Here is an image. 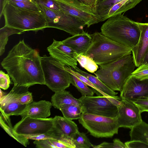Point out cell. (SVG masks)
<instances>
[{
	"instance_id": "cell-1",
	"label": "cell",
	"mask_w": 148,
	"mask_h": 148,
	"mask_svg": "<svg viewBox=\"0 0 148 148\" xmlns=\"http://www.w3.org/2000/svg\"><path fill=\"white\" fill-rule=\"evenodd\" d=\"M14 84L30 87L45 85L39 52L25 42L19 41L1 63Z\"/></svg>"
},
{
	"instance_id": "cell-2",
	"label": "cell",
	"mask_w": 148,
	"mask_h": 148,
	"mask_svg": "<svg viewBox=\"0 0 148 148\" xmlns=\"http://www.w3.org/2000/svg\"><path fill=\"white\" fill-rule=\"evenodd\" d=\"M101 30L105 36L132 49L138 43L140 33L137 22L122 14L109 18Z\"/></svg>"
},
{
	"instance_id": "cell-3",
	"label": "cell",
	"mask_w": 148,
	"mask_h": 148,
	"mask_svg": "<svg viewBox=\"0 0 148 148\" xmlns=\"http://www.w3.org/2000/svg\"><path fill=\"white\" fill-rule=\"evenodd\" d=\"M1 8L0 17L3 14L5 25L24 32L29 31L37 32L47 28L46 18L41 10L36 12L20 8L4 0Z\"/></svg>"
},
{
	"instance_id": "cell-4",
	"label": "cell",
	"mask_w": 148,
	"mask_h": 148,
	"mask_svg": "<svg viewBox=\"0 0 148 148\" xmlns=\"http://www.w3.org/2000/svg\"><path fill=\"white\" fill-rule=\"evenodd\" d=\"M132 54L99 66L94 73L112 90L121 91L136 67Z\"/></svg>"
},
{
	"instance_id": "cell-5",
	"label": "cell",
	"mask_w": 148,
	"mask_h": 148,
	"mask_svg": "<svg viewBox=\"0 0 148 148\" xmlns=\"http://www.w3.org/2000/svg\"><path fill=\"white\" fill-rule=\"evenodd\" d=\"M92 40L84 55L99 66L107 64L132 53V49L116 42L101 33L90 34Z\"/></svg>"
},
{
	"instance_id": "cell-6",
	"label": "cell",
	"mask_w": 148,
	"mask_h": 148,
	"mask_svg": "<svg viewBox=\"0 0 148 148\" xmlns=\"http://www.w3.org/2000/svg\"><path fill=\"white\" fill-rule=\"evenodd\" d=\"M45 85L56 92L65 90L71 84L70 73L64 64L51 56L41 57Z\"/></svg>"
},
{
	"instance_id": "cell-7",
	"label": "cell",
	"mask_w": 148,
	"mask_h": 148,
	"mask_svg": "<svg viewBox=\"0 0 148 148\" xmlns=\"http://www.w3.org/2000/svg\"><path fill=\"white\" fill-rule=\"evenodd\" d=\"M82 113L91 114L111 117H116L118 107L121 104V98L115 96H82L78 99Z\"/></svg>"
},
{
	"instance_id": "cell-8",
	"label": "cell",
	"mask_w": 148,
	"mask_h": 148,
	"mask_svg": "<svg viewBox=\"0 0 148 148\" xmlns=\"http://www.w3.org/2000/svg\"><path fill=\"white\" fill-rule=\"evenodd\" d=\"M79 122L90 134L97 138H111L118 133L116 117L82 113Z\"/></svg>"
},
{
	"instance_id": "cell-9",
	"label": "cell",
	"mask_w": 148,
	"mask_h": 148,
	"mask_svg": "<svg viewBox=\"0 0 148 148\" xmlns=\"http://www.w3.org/2000/svg\"><path fill=\"white\" fill-rule=\"evenodd\" d=\"M38 3L45 17L47 27L60 29L73 36L82 33L87 25L83 21L66 14L61 10H52Z\"/></svg>"
},
{
	"instance_id": "cell-10",
	"label": "cell",
	"mask_w": 148,
	"mask_h": 148,
	"mask_svg": "<svg viewBox=\"0 0 148 148\" xmlns=\"http://www.w3.org/2000/svg\"><path fill=\"white\" fill-rule=\"evenodd\" d=\"M55 0L64 12L83 21L88 27L101 22L93 7L76 0Z\"/></svg>"
},
{
	"instance_id": "cell-11",
	"label": "cell",
	"mask_w": 148,
	"mask_h": 148,
	"mask_svg": "<svg viewBox=\"0 0 148 148\" xmlns=\"http://www.w3.org/2000/svg\"><path fill=\"white\" fill-rule=\"evenodd\" d=\"M53 118H38L29 117L22 118L13 127L16 133L23 136L47 133L53 125Z\"/></svg>"
},
{
	"instance_id": "cell-12",
	"label": "cell",
	"mask_w": 148,
	"mask_h": 148,
	"mask_svg": "<svg viewBox=\"0 0 148 148\" xmlns=\"http://www.w3.org/2000/svg\"><path fill=\"white\" fill-rule=\"evenodd\" d=\"M29 87L14 84L8 94L0 97L1 113L8 117L20 115L27 104H20L17 101V98L23 93L28 91Z\"/></svg>"
},
{
	"instance_id": "cell-13",
	"label": "cell",
	"mask_w": 148,
	"mask_h": 148,
	"mask_svg": "<svg viewBox=\"0 0 148 148\" xmlns=\"http://www.w3.org/2000/svg\"><path fill=\"white\" fill-rule=\"evenodd\" d=\"M116 117L118 127L131 129L142 121L138 108L131 100L122 99Z\"/></svg>"
},
{
	"instance_id": "cell-14",
	"label": "cell",
	"mask_w": 148,
	"mask_h": 148,
	"mask_svg": "<svg viewBox=\"0 0 148 148\" xmlns=\"http://www.w3.org/2000/svg\"><path fill=\"white\" fill-rule=\"evenodd\" d=\"M53 119V127L46 134L55 137L56 140L68 143L75 147L72 138L78 131L77 125L72 120L64 116H56Z\"/></svg>"
},
{
	"instance_id": "cell-15",
	"label": "cell",
	"mask_w": 148,
	"mask_h": 148,
	"mask_svg": "<svg viewBox=\"0 0 148 148\" xmlns=\"http://www.w3.org/2000/svg\"><path fill=\"white\" fill-rule=\"evenodd\" d=\"M120 97L131 101L148 99V79L139 80L131 75L120 91Z\"/></svg>"
},
{
	"instance_id": "cell-16",
	"label": "cell",
	"mask_w": 148,
	"mask_h": 148,
	"mask_svg": "<svg viewBox=\"0 0 148 148\" xmlns=\"http://www.w3.org/2000/svg\"><path fill=\"white\" fill-rule=\"evenodd\" d=\"M47 50L50 56L65 65L75 69L77 67V58L78 54L70 47L62 41L53 39V43Z\"/></svg>"
},
{
	"instance_id": "cell-17",
	"label": "cell",
	"mask_w": 148,
	"mask_h": 148,
	"mask_svg": "<svg viewBox=\"0 0 148 148\" xmlns=\"http://www.w3.org/2000/svg\"><path fill=\"white\" fill-rule=\"evenodd\" d=\"M140 31L136 45L132 49V54L136 67L141 64L148 50V23L137 22Z\"/></svg>"
},
{
	"instance_id": "cell-18",
	"label": "cell",
	"mask_w": 148,
	"mask_h": 148,
	"mask_svg": "<svg viewBox=\"0 0 148 148\" xmlns=\"http://www.w3.org/2000/svg\"><path fill=\"white\" fill-rule=\"evenodd\" d=\"M51 102L45 100L33 101L28 104L20 116L22 118L27 117L46 118L51 114Z\"/></svg>"
},
{
	"instance_id": "cell-19",
	"label": "cell",
	"mask_w": 148,
	"mask_h": 148,
	"mask_svg": "<svg viewBox=\"0 0 148 148\" xmlns=\"http://www.w3.org/2000/svg\"><path fill=\"white\" fill-rule=\"evenodd\" d=\"M92 40L90 35L83 31L82 33L68 37L62 41L78 54L84 55Z\"/></svg>"
},
{
	"instance_id": "cell-20",
	"label": "cell",
	"mask_w": 148,
	"mask_h": 148,
	"mask_svg": "<svg viewBox=\"0 0 148 148\" xmlns=\"http://www.w3.org/2000/svg\"><path fill=\"white\" fill-rule=\"evenodd\" d=\"M51 101L52 106L58 109L64 104H80L79 99L74 97L65 90L55 92L51 97Z\"/></svg>"
},
{
	"instance_id": "cell-21",
	"label": "cell",
	"mask_w": 148,
	"mask_h": 148,
	"mask_svg": "<svg viewBox=\"0 0 148 148\" xmlns=\"http://www.w3.org/2000/svg\"><path fill=\"white\" fill-rule=\"evenodd\" d=\"M71 69L87 78L98 89L103 96L113 97L118 94V92L110 89L97 77L82 70L77 67L75 69Z\"/></svg>"
},
{
	"instance_id": "cell-22",
	"label": "cell",
	"mask_w": 148,
	"mask_h": 148,
	"mask_svg": "<svg viewBox=\"0 0 148 148\" xmlns=\"http://www.w3.org/2000/svg\"><path fill=\"white\" fill-rule=\"evenodd\" d=\"M1 126L11 137L25 147L29 144V139L23 136L19 135L15 132L12 127L10 117L0 114Z\"/></svg>"
},
{
	"instance_id": "cell-23",
	"label": "cell",
	"mask_w": 148,
	"mask_h": 148,
	"mask_svg": "<svg viewBox=\"0 0 148 148\" xmlns=\"http://www.w3.org/2000/svg\"><path fill=\"white\" fill-rule=\"evenodd\" d=\"M142 0H123L113 6L109 10L106 20L113 16L121 14L134 7Z\"/></svg>"
},
{
	"instance_id": "cell-24",
	"label": "cell",
	"mask_w": 148,
	"mask_h": 148,
	"mask_svg": "<svg viewBox=\"0 0 148 148\" xmlns=\"http://www.w3.org/2000/svg\"><path fill=\"white\" fill-rule=\"evenodd\" d=\"M130 135V140L140 141L148 144V124L143 121L131 129Z\"/></svg>"
},
{
	"instance_id": "cell-25",
	"label": "cell",
	"mask_w": 148,
	"mask_h": 148,
	"mask_svg": "<svg viewBox=\"0 0 148 148\" xmlns=\"http://www.w3.org/2000/svg\"><path fill=\"white\" fill-rule=\"evenodd\" d=\"M123 0H98L94 7L101 22L106 20V17L111 8Z\"/></svg>"
},
{
	"instance_id": "cell-26",
	"label": "cell",
	"mask_w": 148,
	"mask_h": 148,
	"mask_svg": "<svg viewBox=\"0 0 148 148\" xmlns=\"http://www.w3.org/2000/svg\"><path fill=\"white\" fill-rule=\"evenodd\" d=\"M59 110L64 117L71 120L79 119L82 113L80 104H64L61 106Z\"/></svg>"
},
{
	"instance_id": "cell-27",
	"label": "cell",
	"mask_w": 148,
	"mask_h": 148,
	"mask_svg": "<svg viewBox=\"0 0 148 148\" xmlns=\"http://www.w3.org/2000/svg\"><path fill=\"white\" fill-rule=\"evenodd\" d=\"M24 32L21 30L6 25L0 29V55L5 51V46L8 40V37L13 34H20Z\"/></svg>"
},
{
	"instance_id": "cell-28",
	"label": "cell",
	"mask_w": 148,
	"mask_h": 148,
	"mask_svg": "<svg viewBox=\"0 0 148 148\" xmlns=\"http://www.w3.org/2000/svg\"><path fill=\"white\" fill-rule=\"evenodd\" d=\"M80 65L89 72L94 73L99 69L98 65L91 58L84 55H78L77 59Z\"/></svg>"
},
{
	"instance_id": "cell-29",
	"label": "cell",
	"mask_w": 148,
	"mask_h": 148,
	"mask_svg": "<svg viewBox=\"0 0 148 148\" xmlns=\"http://www.w3.org/2000/svg\"><path fill=\"white\" fill-rule=\"evenodd\" d=\"M70 73L71 79V84L81 93L82 96H93L95 93L92 88H89L76 76Z\"/></svg>"
},
{
	"instance_id": "cell-30",
	"label": "cell",
	"mask_w": 148,
	"mask_h": 148,
	"mask_svg": "<svg viewBox=\"0 0 148 148\" xmlns=\"http://www.w3.org/2000/svg\"><path fill=\"white\" fill-rule=\"evenodd\" d=\"M72 140L75 148H90L93 145L86 134L79 131L74 134Z\"/></svg>"
},
{
	"instance_id": "cell-31",
	"label": "cell",
	"mask_w": 148,
	"mask_h": 148,
	"mask_svg": "<svg viewBox=\"0 0 148 148\" xmlns=\"http://www.w3.org/2000/svg\"><path fill=\"white\" fill-rule=\"evenodd\" d=\"M12 5L20 8L38 12L41 11L36 0L34 2H20L14 0H3Z\"/></svg>"
},
{
	"instance_id": "cell-32",
	"label": "cell",
	"mask_w": 148,
	"mask_h": 148,
	"mask_svg": "<svg viewBox=\"0 0 148 148\" xmlns=\"http://www.w3.org/2000/svg\"><path fill=\"white\" fill-rule=\"evenodd\" d=\"M131 75L139 80L148 79V64L145 63L140 65Z\"/></svg>"
},
{
	"instance_id": "cell-33",
	"label": "cell",
	"mask_w": 148,
	"mask_h": 148,
	"mask_svg": "<svg viewBox=\"0 0 148 148\" xmlns=\"http://www.w3.org/2000/svg\"><path fill=\"white\" fill-rule=\"evenodd\" d=\"M37 2L44 6L52 10H58L60 9L55 0H36Z\"/></svg>"
},
{
	"instance_id": "cell-34",
	"label": "cell",
	"mask_w": 148,
	"mask_h": 148,
	"mask_svg": "<svg viewBox=\"0 0 148 148\" xmlns=\"http://www.w3.org/2000/svg\"><path fill=\"white\" fill-rule=\"evenodd\" d=\"M10 83V76L8 74H6L3 71H0V87L3 90L8 89Z\"/></svg>"
},
{
	"instance_id": "cell-35",
	"label": "cell",
	"mask_w": 148,
	"mask_h": 148,
	"mask_svg": "<svg viewBox=\"0 0 148 148\" xmlns=\"http://www.w3.org/2000/svg\"><path fill=\"white\" fill-rule=\"evenodd\" d=\"M18 102L21 104H27L33 101L32 93L28 91L25 92L17 98Z\"/></svg>"
},
{
	"instance_id": "cell-36",
	"label": "cell",
	"mask_w": 148,
	"mask_h": 148,
	"mask_svg": "<svg viewBox=\"0 0 148 148\" xmlns=\"http://www.w3.org/2000/svg\"><path fill=\"white\" fill-rule=\"evenodd\" d=\"M34 143L37 148H56L49 139L35 140Z\"/></svg>"
},
{
	"instance_id": "cell-37",
	"label": "cell",
	"mask_w": 148,
	"mask_h": 148,
	"mask_svg": "<svg viewBox=\"0 0 148 148\" xmlns=\"http://www.w3.org/2000/svg\"><path fill=\"white\" fill-rule=\"evenodd\" d=\"M132 101L138 108L141 113L144 112H148V99Z\"/></svg>"
},
{
	"instance_id": "cell-38",
	"label": "cell",
	"mask_w": 148,
	"mask_h": 148,
	"mask_svg": "<svg viewBox=\"0 0 148 148\" xmlns=\"http://www.w3.org/2000/svg\"><path fill=\"white\" fill-rule=\"evenodd\" d=\"M126 148H148V144L138 140H130L125 143Z\"/></svg>"
},
{
	"instance_id": "cell-39",
	"label": "cell",
	"mask_w": 148,
	"mask_h": 148,
	"mask_svg": "<svg viewBox=\"0 0 148 148\" xmlns=\"http://www.w3.org/2000/svg\"><path fill=\"white\" fill-rule=\"evenodd\" d=\"M50 140L56 148H75L73 145L64 142L53 139Z\"/></svg>"
},
{
	"instance_id": "cell-40",
	"label": "cell",
	"mask_w": 148,
	"mask_h": 148,
	"mask_svg": "<svg viewBox=\"0 0 148 148\" xmlns=\"http://www.w3.org/2000/svg\"><path fill=\"white\" fill-rule=\"evenodd\" d=\"M92 147L93 148H114V146L113 143H110L104 142L98 145H93Z\"/></svg>"
},
{
	"instance_id": "cell-41",
	"label": "cell",
	"mask_w": 148,
	"mask_h": 148,
	"mask_svg": "<svg viewBox=\"0 0 148 148\" xmlns=\"http://www.w3.org/2000/svg\"><path fill=\"white\" fill-rule=\"evenodd\" d=\"M94 8L97 0H76Z\"/></svg>"
},
{
	"instance_id": "cell-42",
	"label": "cell",
	"mask_w": 148,
	"mask_h": 148,
	"mask_svg": "<svg viewBox=\"0 0 148 148\" xmlns=\"http://www.w3.org/2000/svg\"><path fill=\"white\" fill-rule=\"evenodd\" d=\"M114 148H126L125 144L122 143L118 139L115 138L113 140Z\"/></svg>"
},
{
	"instance_id": "cell-43",
	"label": "cell",
	"mask_w": 148,
	"mask_h": 148,
	"mask_svg": "<svg viewBox=\"0 0 148 148\" xmlns=\"http://www.w3.org/2000/svg\"><path fill=\"white\" fill-rule=\"evenodd\" d=\"M147 63L148 64V50L144 59L142 64Z\"/></svg>"
},
{
	"instance_id": "cell-44",
	"label": "cell",
	"mask_w": 148,
	"mask_h": 148,
	"mask_svg": "<svg viewBox=\"0 0 148 148\" xmlns=\"http://www.w3.org/2000/svg\"><path fill=\"white\" fill-rule=\"evenodd\" d=\"M147 142H148V140Z\"/></svg>"
}]
</instances>
